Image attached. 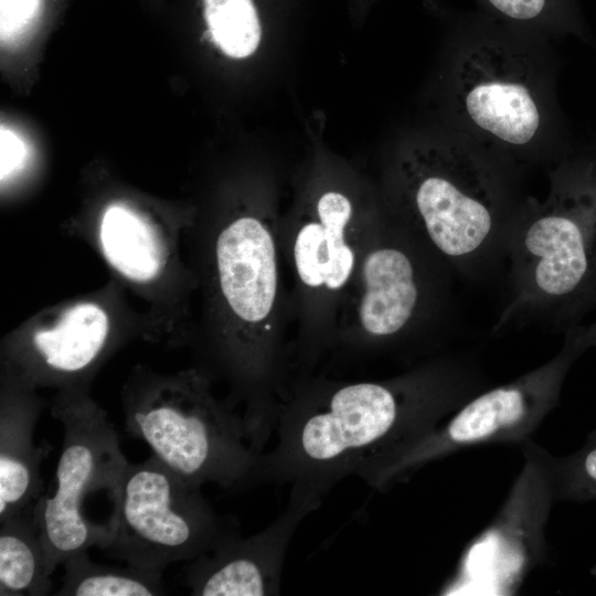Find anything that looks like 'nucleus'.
Returning a JSON list of instances; mask_svg holds the SVG:
<instances>
[{
    "label": "nucleus",
    "instance_id": "1",
    "mask_svg": "<svg viewBox=\"0 0 596 596\" xmlns=\"http://www.w3.org/2000/svg\"><path fill=\"white\" fill-rule=\"evenodd\" d=\"M468 361L439 356L383 380L305 377L286 386L276 444L253 486L290 483L324 496L355 476L377 489L385 471L447 414L480 392Z\"/></svg>",
    "mask_w": 596,
    "mask_h": 596
},
{
    "label": "nucleus",
    "instance_id": "2",
    "mask_svg": "<svg viewBox=\"0 0 596 596\" xmlns=\"http://www.w3.org/2000/svg\"><path fill=\"white\" fill-rule=\"evenodd\" d=\"M549 38L494 22L459 28L445 72L449 131L520 172L575 146L556 97Z\"/></svg>",
    "mask_w": 596,
    "mask_h": 596
},
{
    "label": "nucleus",
    "instance_id": "3",
    "mask_svg": "<svg viewBox=\"0 0 596 596\" xmlns=\"http://www.w3.org/2000/svg\"><path fill=\"white\" fill-rule=\"evenodd\" d=\"M518 174L448 130L400 152L384 211L449 273L481 277L503 265Z\"/></svg>",
    "mask_w": 596,
    "mask_h": 596
},
{
    "label": "nucleus",
    "instance_id": "4",
    "mask_svg": "<svg viewBox=\"0 0 596 596\" xmlns=\"http://www.w3.org/2000/svg\"><path fill=\"white\" fill-rule=\"evenodd\" d=\"M544 201L521 200L508 231L507 297L493 330L539 323L565 330L596 294V140L549 168Z\"/></svg>",
    "mask_w": 596,
    "mask_h": 596
},
{
    "label": "nucleus",
    "instance_id": "5",
    "mask_svg": "<svg viewBox=\"0 0 596 596\" xmlns=\"http://www.w3.org/2000/svg\"><path fill=\"white\" fill-rule=\"evenodd\" d=\"M126 430L187 480L224 489L253 487L259 456L243 416L211 392L202 371L138 376L124 396Z\"/></svg>",
    "mask_w": 596,
    "mask_h": 596
},
{
    "label": "nucleus",
    "instance_id": "6",
    "mask_svg": "<svg viewBox=\"0 0 596 596\" xmlns=\"http://www.w3.org/2000/svg\"><path fill=\"white\" fill-rule=\"evenodd\" d=\"M383 215L343 187L321 182L279 222L281 256L294 281L296 356L304 369L331 348L339 312Z\"/></svg>",
    "mask_w": 596,
    "mask_h": 596
},
{
    "label": "nucleus",
    "instance_id": "7",
    "mask_svg": "<svg viewBox=\"0 0 596 596\" xmlns=\"http://www.w3.org/2000/svg\"><path fill=\"white\" fill-rule=\"evenodd\" d=\"M449 274L384 211L339 312L330 349L386 351L427 337L447 310Z\"/></svg>",
    "mask_w": 596,
    "mask_h": 596
},
{
    "label": "nucleus",
    "instance_id": "8",
    "mask_svg": "<svg viewBox=\"0 0 596 596\" xmlns=\"http://www.w3.org/2000/svg\"><path fill=\"white\" fill-rule=\"evenodd\" d=\"M113 512L102 550L140 570L162 573L213 551L237 529L204 499L201 486L155 455L128 464L108 493Z\"/></svg>",
    "mask_w": 596,
    "mask_h": 596
},
{
    "label": "nucleus",
    "instance_id": "9",
    "mask_svg": "<svg viewBox=\"0 0 596 596\" xmlns=\"http://www.w3.org/2000/svg\"><path fill=\"white\" fill-rule=\"evenodd\" d=\"M51 413L63 426L56 489L32 511L50 575L72 554L105 544L107 525L91 522L83 505L98 490L109 493L129 464L107 414L83 389L63 390Z\"/></svg>",
    "mask_w": 596,
    "mask_h": 596
},
{
    "label": "nucleus",
    "instance_id": "10",
    "mask_svg": "<svg viewBox=\"0 0 596 596\" xmlns=\"http://www.w3.org/2000/svg\"><path fill=\"white\" fill-rule=\"evenodd\" d=\"M590 349H596V322L570 326L551 360L466 401L445 425L437 426L386 470L380 489L459 448L526 437L556 405L572 365Z\"/></svg>",
    "mask_w": 596,
    "mask_h": 596
},
{
    "label": "nucleus",
    "instance_id": "11",
    "mask_svg": "<svg viewBox=\"0 0 596 596\" xmlns=\"http://www.w3.org/2000/svg\"><path fill=\"white\" fill-rule=\"evenodd\" d=\"M323 496L292 485L281 513L264 530L242 538L238 530L185 567L184 584L196 596L278 595L284 561L302 520Z\"/></svg>",
    "mask_w": 596,
    "mask_h": 596
},
{
    "label": "nucleus",
    "instance_id": "12",
    "mask_svg": "<svg viewBox=\"0 0 596 596\" xmlns=\"http://www.w3.org/2000/svg\"><path fill=\"white\" fill-rule=\"evenodd\" d=\"M109 332L107 313L98 305L81 302L67 309L49 328L38 330L25 358L21 381L60 383L76 389L103 355Z\"/></svg>",
    "mask_w": 596,
    "mask_h": 596
},
{
    "label": "nucleus",
    "instance_id": "13",
    "mask_svg": "<svg viewBox=\"0 0 596 596\" xmlns=\"http://www.w3.org/2000/svg\"><path fill=\"white\" fill-rule=\"evenodd\" d=\"M21 381L4 390L0 407V521L32 508L43 494L41 464L51 450L33 436L40 401Z\"/></svg>",
    "mask_w": 596,
    "mask_h": 596
},
{
    "label": "nucleus",
    "instance_id": "14",
    "mask_svg": "<svg viewBox=\"0 0 596 596\" xmlns=\"http://www.w3.org/2000/svg\"><path fill=\"white\" fill-rule=\"evenodd\" d=\"M33 507L0 521L1 596H44L52 593Z\"/></svg>",
    "mask_w": 596,
    "mask_h": 596
},
{
    "label": "nucleus",
    "instance_id": "15",
    "mask_svg": "<svg viewBox=\"0 0 596 596\" xmlns=\"http://www.w3.org/2000/svg\"><path fill=\"white\" fill-rule=\"evenodd\" d=\"M99 240L106 259L125 277L148 281L160 272L161 245L150 225L130 209L110 205L102 217Z\"/></svg>",
    "mask_w": 596,
    "mask_h": 596
},
{
    "label": "nucleus",
    "instance_id": "16",
    "mask_svg": "<svg viewBox=\"0 0 596 596\" xmlns=\"http://www.w3.org/2000/svg\"><path fill=\"white\" fill-rule=\"evenodd\" d=\"M58 596H158L167 594L162 573L128 565L108 566L93 562L87 550L72 554L64 563Z\"/></svg>",
    "mask_w": 596,
    "mask_h": 596
},
{
    "label": "nucleus",
    "instance_id": "17",
    "mask_svg": "<svg viewBox=\"0 0 596 596\" xmlns=\"http://www.w3.org/2000/svg\"><path fill=\"white\" fill-rule=\"evenodd\" d=\"M499 23L528 32L558 38L575 35L583 41L589 34L577 0H477Z\"/></svg>",
    "mask_w": 596,
    "mask_h": 596
},
{
    "label": "nucleus",
    "instance_id": "18",
    "mask_svg": "<svg viewBox=\"0 0 596 596\" xmlns=\"http://www.w3.org/2000/svg\"><path fill=\"white\" fill-rule=\"evenodd\" d=\"M204 18L211 40L230 57L252 55L262 29L252 0H204Z\"/></svg>",
    "mask_w": 596,
    "mask_h": 596
},
{
    "label": "nucleus",
    "instance_id": "19",
    "mask_svg": "<svg viewBox=\"0 0 596 596\" xmlns=\"http://www.w3.org/2000/svg\"><path fill=\"white\" fill-rule=\"evenodd\" d=\"M554 498L572 501L596 499V430L582 448L563 458L540 457Z\"/></svg>",
    "mask_w": 596,
    "mask_h": 596
},
{
    "label": "nucleus",
    "instance_id": "20",
    "mask_svg": "<svg viewBox=\"0 0 596 596\" xmlns=\"http://www.w3.org/2000/svg\"><path fill=\"white\" fill-rule=\"evenodd\" d=\"M41 0H0V30L2 42L20 35L38 15Z\"/></svg>",
    "mask_w": 596,
    "mask_h": 596
},
{
    "label": "nucleus",
    "instance_id": "21",
    "mask_svg": "<svg viewBox=\"0 0 596 596\" xmlns=\"http://www.w3.org/2000/svg\"><path fill=\"white\" fill-rule=\"evenodd\" d=\"M0 174L3 182L23 167L26 158V148L20 136L2 126L0 131Z\"/></svg>",
    "mask_w": 596,
    "mask_h": 596
},
{
    "label": "nucleus",
    "instance_id": "22",
    "mask_svg": "<svg viewBox=\"0 0 596 596\" xmlns=\"http://www.w3.org/2000/svg\"><path fill=\"white\" fill-rule=\"evenodd\" d=\"M594 308H596V294L594 295V297L590 300L589 311L593 310Z\"/></svg>",
    "mask_w": 596,
    "mask_h": 596
},
{
    "label": "nucleus",
    "instance_id": "23",
    "mask_svg": "<svg viewBox=\"0 0 596 596\" xmlns=\"http://www.w3.org/2000/svg\"><path fill=\"white\" fill-rule=\"evenodd\" d=\"M594 574L596 575V568L594 570Z\"/></svg>",
    "mask_w": 596,
    "mask_h": 596
}]
</instances>
